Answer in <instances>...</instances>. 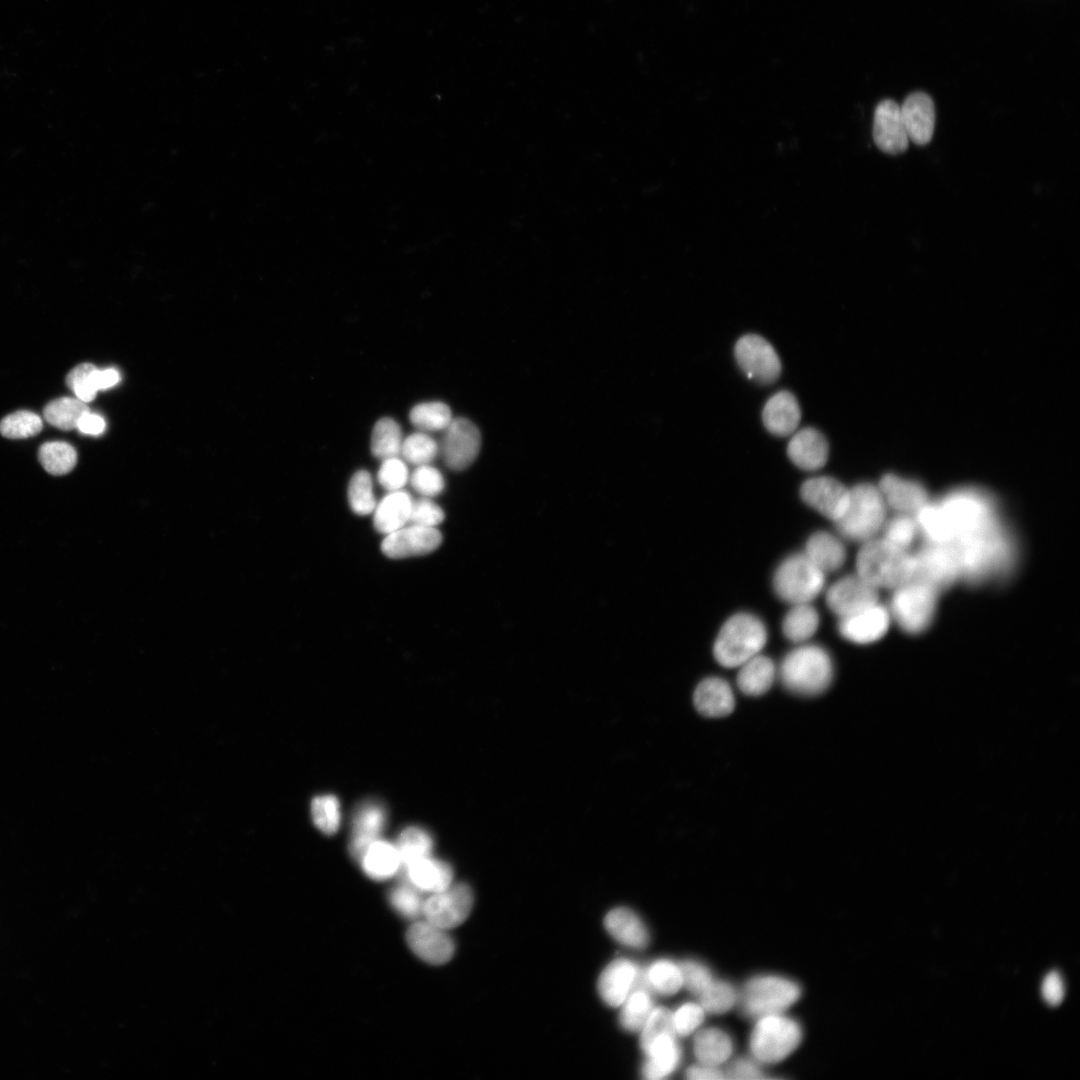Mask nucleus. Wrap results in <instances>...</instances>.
<instances>
[{"mask_svg": "<svg viewBox=\"0 0 1080 1080\" xmlns=\"http://www.w3.org/2000/svg\"><path fill=\"white\" fill-rule=\"evenodd\" d=\"M738 668V688L748 696L765 694L771 688L777 675V668L772 659L761 653Z\"/></svg>", "mask_w": 1080, "mask_h": 1080, "instance_id": "f704fd0d", "label": "nucleus"}, {"mask_svg": "<svg viewBox=\"0 0 1080 1080\" xmlns=\"http://www.w3.org/2000/svg\"><path fill=\"white\" fill-rule=\"evenodd\" d=\"M825 600L829 610L842 618L878 603V589L855 573L835 581L826 590Z\"/></svg>", "mask_w": 1080, "mask_h": 1080, "instance_id": "dca6fc26", "label": "nucleus"}, {"mask_svg": "<svg viewBox=\"0 0 1080 1080\" xmlns=\"http://www.w3.org/2000/svg\"><path fill=\"white\" fill-rule=\"evenodd\" d=\"M733 1039L723 1029L708 1027L697 1032L693 1040V1053L698 1063L719 1067L733 1053Z\"/></svg>", "mask_w": 1080, "mask_h": 1080, "instance_id": "72a5a7b5", "label": "nucleus"}, {"mask_svg": "<svg viewBox=\"0 0 1080 1080\" xmlns=\"http://www.w3.org/2000/svg\"><path fill=\"white\" fill-rule=\"evenodd\" d=\"M706 1012L700 1003L686 1002L672 1012L673 1028L677 1036H688L699 1029Z\"/></svg>", "mask_w": 1080, "mask_h": 1080, "instance_id": "6e6d98bb", "label": "nucleus"}, {"mask_svg": "<svg viewBox=\"0 0 1080 1080\" xmlns=\"http://www.w3.org/2000/svg\"><path fill=\"white\" fill-rule=\"evenodd\" d=\"M825 582L826 574L804 552L783 559L772 577L775 594L791 605L812 603L824 590Z\"/></svg>", "mask_w": 1080, "mask_h": 1080, "instance_id": "6e6552de", "label": "nucleus"}, {"mask_svg": "<svg viewBox=\"0 0 1080 1080\" xmlns=\"http://www.w3.org/2000/svg\"><path fill=\"white\" fill-rule=\"evenodd\" d=\"M441 542L442 535L436 527L408 523L385 535L381 550L393 559L422 556L436 550Z\"/></svg>", "mask_w": 1080, "mask_h": 1080, "instance_id": "2eb2a0df", "label": "nucleus"}, {"mask_svg": "<svg viewBox=\"0 0 1080 1080\" xmlns=\"http://www.w3.org/2000/svg\"><path fill=\"white\" fill-rule=\"evenodd\" d=\"M91 379L97 391L105 390L115 386L120 381V374L112 368L104 370L96 368L91 374Z\"/></svg>", "mask_w": 1080, "mask_h": 1080, "instance_id": "69168bd1", "label": "nucleus"}, {"mask_svg": "<svg viewBox=\"0 0 1080 1080\" xmlns=\"http://www.w3.org/2000/svg\"><path fill=\"white\" fill-rule=\"evenodd\" d=\"M639 1032L643 1052L658 1037L676 1034L672 1023V1012L666 1007H654Z\"/></svg>", "mask_w": 1080, "mask_h": 1080, "instance_id": "3c124183", "label": "nucleus"}, {"mask_svg": "<svg viewBox=\"0 0 1080 1080\" xmlns=\"http://www.w3.org/2000/svg\"><path fill=\"white\" fill-rule=\"evenodd\" d=\"M686 1078L691 1080L724 1079L725 1073L719 1067L697 1063L687 1068Z\"/></svg>", "mask_w": 1080, "mask_h": 1080, "instance_id": "e2e57ef3", "label": "nucleus"}, {"mask_svg": "<svg viewBox=\"0 0 1080 1080\" xmlns=\"http://www.w3.org/2000/svg\"><path fill=\"white\" fill-rule=\"evenodd\" d=\"M886 503L878 487L860 483L849 488V501L842 517L835 522L845 539L866 542L883 527Z\"/></svg>", "mask_w": 1080, "mask_h": 1080, "instance_id": "423d86ee", "label": "nucleus"}, {"mask_svg": "<svg viewBox=\"0 0 1080 1080\" xmlns=\"http://www.w3.org/2000/svg\"><path fill=\"white\" fill-rule=\"evenodd\" d=\"M900 111L909 141L916 145L928 144L935 127L932 98L924 92L911 93L900 106Z\"/></svg>", "mask_w": 1080, "mask_h": 1080, "instance_id": "5701e85b", "label": "nucleus"}, {"mask_svg": "<svg viewBox=\"0 0 1080 1080\" xmlns=\"http://www.w3.org/2000/svg\"><path fill=\"white\" fill-rule=\"evenodd\" d=\"M802 1040L801 1025L783 1013L756 1019L749 1037L751 1057L760 1064H776L787 1058Z\"/></svg>", "mask_w": 1080, "mask_h": 1080, "instance_id": "0eeeda50", "label": "nucleus"}, {"mask_svg": "<svg viewBox=\"0 0 1080 1080\" xmlns=\"http://www.w3.org/2000/svg\"><path fill=\"white\" fill-rule=\"evenodd\" d=\"M421 891L406 881L393 887L388 895L392 908L403 918L415 920L423 914Z\"/></svg>", "mask_w": 1080, "mask_h": 1080, "instance_id": "09e8293b", "label": "nucleus"}, {"mask_svg": "<svg viewBox=\"0 0 1080 1080\" xmlns=\"http://www.w3.org/2000/svg\"><path fill=\"white\" fill-rule=\"evenodd\" d=\"M878 488L885 503L900 512H917L928 502L927 492L920 483L894 474L884 475Z\"/></svg>", "mask_w": 1080, "mask_h": 1080, "instance_id": "cd10ccee", "label": "nucleus"}, {"mask_svg": "<svg viewBox=\"0 0 1080 1080\" xmlns=\"http://www.w3.org/2000/svg\"><path fill=\"white\" fill-rule=\"evenodd\" d=\"M38 457L43 468L55 476L69 473L77 462L75 449L62 441L44 443L39 448Z\"/></svg>", "mask_w": 1080, "mask_h": 1080, "instance_id": "37998d69", "label": "nucleus"}, {"mask_svg": "<svg viewBox=\"0 0 1080 1080\" xmlns=\"http://www.w3.org/2000/svg\"><path fill=\"white\" fill-rule=\"evenodd\" d=\"M679 964L683 986L695 995L699 996L714 980L710 968L699 960L687 959Z\"/></svg>", "mask_w": 1080, "mask_h": 1080, "instance_id": "4d7b16f0", "label": "nucleus"}, {"mask_svg": "<svg viewBox=\"0 0 1080 1080\" xmlns=\"http://www.w3.org/2000/svg\"><path fill=\"white\" fill-rule=\"evenodd\" d=\"M952 544L958 558L960 578L969 584L1006 577L1015 567L1016 543L999 519Z\"/></svg>", "mask_w": 1080, "mask_h": 1080, "instance_id": "f257e3e1", "label": "nucleus"}, {"mask_svg": "<svg viewBox=\"0 0 1080 1080\" xmlns=\"http://www.w3.org/2000/svg\"><path fill=\"white\" fill-rule=\"evenodd\" d=\"M800 496L808 506L835 523L847 508L849 488L833 477L817 476L803 482Z\"/></svg>", "mask_w": 1080, "mask_h": 1080, "instance_id": "f3484780", "label": "nucleus"}, {"mask_svg": "<svg viewBox=\"0 0 1080 1080\" xmlns=\"http://www.w3.org/2000/svg\"><path fill=\"white\" fill-rule=\"evenodd\" d=\"M409 482L418 494L427 498L439 495L445 488L443 475L430 464L416 466Z\"/></svg>", "mask_w": 1080, "mask_h": 1080, "instance_id": "603ef678", "label": "nucleus"}, {"mask_svg": "<svg viewBox=\"0 0 1080 1080\" xmlns=\"http://www.w3.org/2000/svg\"><path fill=\"white\" fill-rule=\"evenodd\" d=\"M95 369L93 364L82 363L73 368L66 377L67 386L74 392L76 398L85 403L92 401L97 394L91 379V374Z\"/></svg>", "mask_w": 1080, "mask_h": 1080, "instance_id": "13d9d810", "label": "nucleus"}, {"mask_svg": "<svg viewBox=\"0 0 1080 1080\" xmlns=\"http://www.w3.org/2000/svg\"><path fill=\"white\" fill-rule=\"evenodd\" d=\"M820 623L819 613L811 603L793 604L782 621V632L791 642H807L816 633Z\"/></svg>", "mask_w": 1080, "mask_h": 1080, "instance_id": "c9c22d12", "label": "nucleus"}, {"mask_svg": "<svg viewBox=\"0 0 1080 1080\" xmlns=\"http://www.w3.org/2000/svg\"><path fill=\"white\" fill-rule=\"evenodd\" d=\"M800 995L801 988L797 982L780 975L760 974L746 982L738 1002L743 1014L757 1019L783 1013Z\"/></svg>", "mask_w": 1080, "mask_h": 1080, "instance_id": "1a4fd4ad", "label": "nucleus"}, {"mask_svg": "<svg viewBox=\"0 0 1080 1080\" xmlns=\"http://www.w3.org/2000/svg\"><path fill=\"white\" fill-rule=\"evenodd\" d=\"M411 423L422 432L445 430L452 421V412L443 402H424L415 405L410 413Z\"/></svg>", "mask_w": 1080, "mask_h": 1080, "instance_id": "79ce46f5", "label": "nucleus"}, {"mask_svg": "<svg viewBox=\"0 0 1080 1080\" xmlns=\"http://www.w3.org/2000/svg\"><path fill=\"white\" fill-rule=\"evenodd\" d=\"M641 970L626 958L611 961L598 979L597 987L602 1000L611 1007H619L635 988Z\"/></svg>", "mask_w": 1080, "mask_h": 1080, "instance_id": "4be33fe9", "label": "nucleus"}, {"mask_svg": "<svg viewBox=\"0 0 1080 1080\" xmlns=\"http://www.w3.org/2000/svg\"><path fill=\"white\" fill-rule=\"evenodd\" d=\"M1042 997L1050 1006L1059 1005L1064 999L1065 988L1060 974L1050 972L1043 980L1041 987Z\"/></svg>", "mask_w": 1080, "mask_h": 1080, "instance_id": "680f3d73", "label": "nucleus"}, {"mask_svg": "<svg viewBox=\"0 0 1080 1080\" xmlns=\"http://www.w3.org/2000/svg\"><path fill=\"white\" fill-rule=\"evenodd\" d=\"M761 1065L754 1058H737L727 1067L725 1077L729 1079L746 1080V1079H763L767 1078Z\"/></svg>", "mask_w": 1080, "mask_h": 1080, "instance_id": "052dcab7", "label": "nucleus"}, {"mask_svg": "<svg viewBox=\"0 0 1080 1080\" xmlns=\"http://www.w3.org/2000/svg\"><path fill=\"white\" fill-rule=\"evenodd\" d=\"M699 1000L706 1013L723 1014L736 1005L739 993L732 983L714 978L699 995Z\"/></svg>", "mask_w": 1080, "mask_h": 1080, "instance_id": "c03bdc74", "label": "nucleus"}, {"mask_svg": "<svg viewBox=\"0 0 1080 1080\" xmlns=\"http://www.w3.org/2000/svg\"><path fill=\"white\" fill-rule=\"evenodd\" d=\"M801 411L795 396L782 390L771 396L762 411V420L766 429L776 436L793 433L800 422Z\"/></svg>", "mask_w": 1080, "mask_h": 1080, "instance_id": "bb28decb", "label": "nucleus"}, {"mask_svg": "<svg viewBox=\"0 0 1080 1080\" xmlns=\"http://www.w3.org/2000/svg\"><path fill=\"white\" fill-rule=\"evenodd\" d=\"M444 518L443 509L430 498L422 497L413 500L409 523L436 527L443 522Z\"/></svg>", "mask_w": 1080, "mask_h": 1080, "instance_id": "bf43d9fd", "label": "nucleus"}, {"mask_svg": "<svg viewBox=\"0 0 1080 1080\" xmlns=\"http://www.w3.org/2000/svg\"><path fill=\"white\" fill-rule=\"evenodd\" d=\"M651 990L635 987L620 1005V1026L628 1032H638L654 1008Z\"/></svg>", "mask_w": 1080, "mask_h": 1080, "instance_id": "e433bc0d", "label": "nucleus"}, {"mask_svg": "<svg viewBox=\"0 0 1080 1080\" xmlns=\"http://www.w3.org/2000/svg\"><path fill=\"white\" fill-rule=\"evenodd\" d=\"M444 431L440 450L445 464L456 471L466 469L480 451L479 429L470 420L458 417Z\"/></svg>", "mask_w": 1080, "mask_h": 1080, "instance_id": "4468645a", "label": "nucleus"}, {"mask_svg": "<svg viewBox=\"0 0 1080 1080\" xmlns=\"http://www.w3.org/2000/svg\"><path fill=\"white\" fill-rule=\"evenodd\" d=\"M735 358L743 372L760 383H772L781 373L777 352L766 339L756 334H747L738 339Z\"/></svg>", "mask_w": 1080, "mask_h": 1080, "instance_id": "ddd939ff", "label": "nucleus"}, {"mask_svg": "<svg viewBox=\"0 0 1080 1080\" xmlns=\"http://www.w3.org/2000/svg\"><path fill=\"white\" fill-rule=\"evenodd\" d=\"M938 593L930 585L912 579L895 588L889 613L904 632L919 634L932 622Z\"/></svg>", "mask_w": 1080, "mask_h": 1080, "instance_id": "9d476101", "label": "nucleus"}, {"mask_svg": "<svg viewBox=\"0 0 1080 1080\" xmlns=\"http://www.w3.org/2000/svg\"><path fill=\"white\" fill-rule=\"evenodd\" d=\"M918 531L915 518L906 514H901L892 518L885 524L883 538L893 545L906 550V548L914 541Z\"/></svg>", "mask_w": 1080, "mask_h": 1080, "instance_id": "5fc2aeb1", "label": "nucleus"}, {"mask_svg": "<svg viewBox=\"0 0 1080 1080\" xmlns=\"http://www.w3.org/2000/svg\"><path fill=\"white\" fill-rule=\"evenodd\" d=\"M311 816L314 825L322 833L326 835L336 833L341 823V809L338 798L331 794L314 797L311 802Z\"/></svg>", "mask_w": 1080, "mask_h": 1080, "instance_id": "49530a36", "label": "nucleus"}, {"mask_svg": "<svg viewBox=\"0 0 1080 1080\" xmlns=\"http://www.w3.org/2000/svg\"><path fill=\"white\" fill-rule=\"evenodd\" d=\"M833 662L829 652L822 646L801 643L782 659L778 675L783 686L801 696H814L824 692L833 679Z\"/></svg>", "mask_w": 1080, "mask_h": 1080, "instance_id": "7ed1b4c3", "label": "nucleus"}, {"mask_svg": "<svg viewBox=\"0 0 1080 1080\" xmlns=\"http://www.w3.org/2000/svg\"><path fill=\"white\" fill-rule=\"evenodd\" d=\"M890 623V613L876 603L856 613L839 618L837 630L841 637L856 643L869 644L882 638Z\"/></svg>", "mask_w": 1080, "mask_h": 1080, "instance_id": "aec40b11", "label": "nucleus"}, {"mask_svg": "<svg viewBox=\"0 0 1080 1080\" xmlns=\"http://www.w3.org/2000/svg\"><path fill=\"white\" fill-rule=\"evenodd\" d=\"M350 508L357 515L371 514L377 504L370 473L358 470L350 479L347 491Z\"/></svg>", "mask_w": 1080, "mask_h": 1080, "instance_id": "a18cd8bd", "label": "nucleus"}, {"mask_svg": "<svg viewBox=\"0 0 1080 1080\" xmlns=\"http://www.w3.org/2000/svg\"><path fill=\"white\" fill-rule=\"evenodd\" d=\"M645 980L651 991L673 995L683 987L680 964L669 959H658L644 969Z\"/></svg>", "mask_w": 1080, "mask_h": 1080, "instance_id": "4c0bfd02", "label": "nucleus"}, {"mask_svg": "<svg viewBox=\"0 0 1080 1080\" xmlns=\"http://www.w3.org/2000/svg\"><path fill=\"white\" fill-rule=\"evenodd\" d=\"M767 639L766 625L758 616L748 612L736 613L720 628L713 654L723 667H740L761 653Z\"/></svg>", "mask_w": 1080, "mask_h": 1080, "instance_id": "39448f33", "label": "nucleus"}, {"mask_svg": "<svg viewBox=\"0 0 1080 1080\" xmlns=\"http://www.w3.org/2000/svg\"><path fill=\"white\" fill-rule=\"evenodd\" d=\"M43 427L40 416L31 411H17L0 422V433L9 439H23L37 435Z\"/></svg>", "mask_w": 1080, "mask_h": 1080, "instance_id": "8fccbe9b", "label": "nucleus"}, {"mask_svg": "<svg viewBox=\"0 0 1080 1080\" xmlns=\"http://www.w3.org/2000/svg\"><path fill=\"white\" fill-rule=\"evenodd\" d=\"M693 701L700 714L712 718L727 716L735 707L730 685L719 677L702 680L695 689Z\"/></svg>", "mask_w": 1080, "mask_h": 1080, "instance_id": "c85d7f7f", "label": "nucleus"}, {"mask_svg": "<svg viewBox=\"0 0 1080 1080\" xmlns=\"http://www.w3.org/2000/svg\"><path fill=\"white\" fill-rule=\"evenodd\" d=\"M395 845L400 855L402 868L413 861L430 856L434 841L432 835L424 828L409 826L401 831Z\"/></svg>", "mask_w": 1080, "mask_h": 1080, "instance_id": "ea45409f", "label": "nucleus"}, {"mask_svg": "<svg viewBox=\"0 0 1080 1080\" xmlns=\"http://www.w3.org/2000/svg\"><path fill=\"white\" fill-rule=\"evenodd\" d=\"M914 577L940 591L960 578L953 544L928 542L913 555Z\"/></svg>", "mask_w": 1080, "mask_h": 1080, "instance_id": "9b49d317", "label": "nucleus"}, {"mask_svg": "<svg viewBox=\"0 0 1080 1080\" xmlns=\"http://www.w3.org/2000/svg\"><path fill=\"white\" fill-rule=\"evenodd\" d=\"M948 543L975 534L998 518L992 498L975 488H960L935 502Z\"/></svg>", "mask_w": 1080, "mask_h": 1080, "instance_id": "f03ea898", "label": "nucleus"}, {"mask_svg": "<svg viewBox=\"0 0 1080 1080\" xmlns=\"http://www.w3.org/2000/svg\"><path fill=\"white\" fill-rule=\"evenodd\" d=\"M804 554L825 574L839 570L846 560L843 542L827 531L813 533L805 544Z\"/></svg>", "mask_w": 1080, "mask_h": 1080, "instance_id": "473e14b6", "label": "nucleus"}, {"mask_svg": "<svg viewBox=\"0 0 1080 1080\" xmlns=\"http://www.w3.org/2000/svg\"><path fill=\"white\" fill-rule=\"evenodd\" d=\"M646 1059L641 1068L648 1080H660L670 1076L678 1067L682 1050L676 1034H665L655 1039L644 1051Z\"/></svg>", "mask_w": 1080, "mask_h": 1080, "instance_id": "a878e982", "label": "nucleus"}, {"mask_svg": "<svg viewBox=\"0 0 1080 1080\" xmlns=\"http://www.w3.org/2000/svg\"><path fill=\"white\" fill-rule=\"evenodd\" d=\"M413 499L401 489L389 491L377 502L373 514L375 529L387 535L409 523Z\"/></svg>", "mask_w": 1080, "mask_h": 1080, "instance_id": "7c9ffc66", "label": "nucleus"}, {"mask_svg": "<svg viewBox=\"0 0 1080 1080\" xmlns=\"http://www.w3.org/2000/svg\"><path fill=\"white\" fill-rule=\"evenodd\" d=\"M105 428L106 422L104 418L98 414L91 413L90 411L82 416L77 425V429L81 433L92 436L102 434Z\"/></svg>", "mask_w": 1080, "mask_h": 1080, "instance_id": "0e129e2a", "label": "nucleus"}, {"mask_svg": "<svg viewBox=\"0 0 1080 1080\" xmlns=\"http://www.w3.org/2000/svg\"><path fill=\"white\" fill-rule=\"evenodd\" d=\"M473 893L465 883L451 884L424 901L423 916L431 924L448 930L462 924L471 912Z\"/></svg>", "mask_w": 1080, "mask_h": 1080, "instance_id": "f8f14e48", "label": "nucleus"}, {"mask_svg": "<svg viewBox=\"0 0 1080 1080\" xmlns=\"http://www.w3.org/2000/svg\"><path fill=\"white\" fill-rule=\"evenodd\" d=\"M403 438L399 424L392 418L384 417L376 422L371 434V452L381 459L398 457L401 453Z\"/></svg>", "mask_w": 1080, "mask_h": 1080, "instance_id": "58836bf2", "label": "nucleus"}, {"mask_svg": "<svg viewBox=\"0 0 1080 1080\" xmlns=\"http://www.w3.org/2000/svg\"><path fill=\"white\" fill-rule=\"evenodd\" d=\"M439 452L437 442L426 432H415L403 439L401 453L403 460L415 466L430 464Z\"/></svg>", "mask_w": 1080, "mask_h": 1080, "instance_id": "de8ad7c7", "label": "nucleus"}, {"mask_svg": "<svg viewBox=\"0 0 1080 1080\" xmlns=\"http://www.w3.org/2000/svg\"><path fill=\"white\" fill-rule=\"evenodd\" d=\"M607 932L620 944L643 949L649 944V932L642 919L631 909L618 907L604 918Z\"/></svg>", "mask_w": 1080, "mask_h": 1080, "instance_id": "c756f323", "label": "nucleus"}, {"mask_svg": "<svg viewBox=\"0 0 1080 1080\" xmlns=\"http://www.w3.org/2000/svg\"><path fill=\"white\" fill-rule=\"evenodd\" d=\"M402 881L410 883L421 892H440L452 884L453 870L441 860L424 857L401 868Z\"/></svg>", "mask_w": 1080, "mask_h": 1080, "instance_id": "393cba45", "label": "nucleus"}, {"mask_svg": "<svg viewBox=\"0 0 1080 1080\" xmlns=\"http://www.w3.org/2000/svg\"><path fill=\"white\" fill-rule=\"evenodd\" d=\"M406 940L421 960L433 965L447 963L455 951L454 941L447 930L426 920L415 921L407 931Z\"/></svg>", "mask_w": 1080, "mask_h": 1080, "instance_id": "a211bd4d", "label": "nucleus"}, {"mask_svg": "<svg viewBox=\"0 0 1080 1080\" xmlns=\"http://www.w3.org/2000/svg\"><path fill=\"white\" fill-rule=\"evenodd\" d=\"M873 139L877 147L888 154L903 153L909 139L901 116L900 105L891 99L878 103L873 119Z\"/></svg>", "mask_w": 1080, "mask_h": 1080, "instance_id": "412c9836", "label": "nucleus"}, {"mask_svg": "<svg viewBox=\"0 0 1080 1080\" xmlns=\"http://www.w3.org/2000/svg\"><path fill=\"white\" fill-rule=\"evenodd\" d=\"M409 477L406 462L399 456L382 460L377 473L378 483L388 492L403 489L409 482Z\"/></svg>", "mask_w": 1080, "mask_h": 1080, "instance_id": "864d4df0", "label": "nucleus"}, {"mask_svg": "<svg viewBox=\"0 0 1080 1080\" xmlns=\"http://www.w3.org/2000/svg\"><path fill=\"white\" fill-rule=\"evenodd\" d=\"M856 574L876 589H895L913 579L914 558L884 538H872L857 554Z\"/></svg>", "mask_w": 1080, "mask_h": 1080, "instance_id": "20e7f679", "label": "nucleus"}, {"mask_svg": "<svg viewBox=\"0 0 1080 1080\" xmlns=\"http://www.w3.org/2000/svg\"><path fill=\"white\" fill-rule=\"evenodd\" d=\"M386 821V808L378 800H365L356 807L349 842V852L354 860L358 862L366 848L379 839Z\"/></svg>", "mask_w": 1080, "mask_h": 1080, "instance_id": "6ab92c4d", "label": "nucleus"}, {"mask_svg": "<svg viewBox=\"0 0 1080 1080\" xmlns=\"http://www.w3.org/2000/svg\"><path fill=\"white\" fill-rule=\"evenodd\" d=\"M358 862L363 872L376 881L390 879L401 869V859L396 845L381 839L373 841Z\"/></svg>", "mask_w": 1080, "mask_h": 1080, "instance_id": "2f4dec72", "label": "nucleus"}, {"mask_svg": "<svg viewBox=\"0 0 1080 1080\" xmlns=\"http://www.w3.org/2000/svg\"><path fill=\"white\" fill-rule=\"evenodd\" d=\"M829 446L824 435L813 427L797 431L787 446L789 459L798 468L815 471L822 468L828 459Z\"/></svg>", "mask_w": 1080, "mask_h": 1080, "instance_id": "b1692460", "label": "nucleus"}, {"mask_svg": "<svg viewBox=\"0 0 1080 1080\" xmlns=\"http://www.w3.org/2000/svg\"><path fill=\"white\" fill-rule=\"evenodd\" d=\"M86 403L78 398L62 397L49 402L44 408V418L61 430L77 428L82 416L89 412Z\"/></svg>", "mask_w": 1080, "mask_h": 1080, "instance_id": "a19ab883", "label": "nucleus"}]
</instances>
